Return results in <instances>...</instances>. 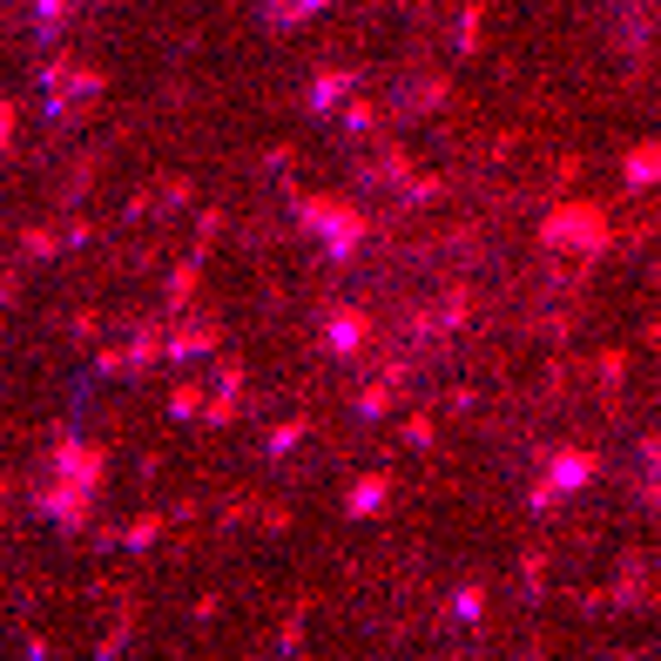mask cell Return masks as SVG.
<instances>
[{"mask_svg":"<svg viewBox=\"0 0 661 661\" xmlns=\"http://www.w3.org/2000/svg\"><path fill=\"white\" fill-rule=\"evenodd\" d=\"M588 473H594V459H560V486H588Z\"/></svg>","mask_w":661,"mask_h":661,"instance_id":"6da1fadb","label":"cell"},{"mask_svg":"<svg viewBox=\"0 0 661 661\" xmlns=\"http://www.w3.org/2000/svg\"><path fill=\"white\" fill-rule=\"evenodd\" d=\"M297 8H324V0H297Z\"/></svg>","mask_w":661,"mask_h":661,"instance_id":"7a4b0ae2","label":"cell"}]
</instances>
